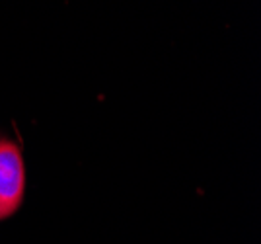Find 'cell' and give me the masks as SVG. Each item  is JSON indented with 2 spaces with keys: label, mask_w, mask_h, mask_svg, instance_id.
<instances>
[{
  "label": "cell",
  "mask_w": 261,
  "mask_h": 244,
  "mask_svg": "<svg viewBox=\"0 0 261 244\" xmlns=\"http://www.w3.org/2000/svg\"><path fill=\"white\" fill-rule=\"evenodd\" d=\"M25 193V164L20 147L0 139V221L22 207Z\"/></svg>",
  "instance_id": "1"
}]
</instances>
